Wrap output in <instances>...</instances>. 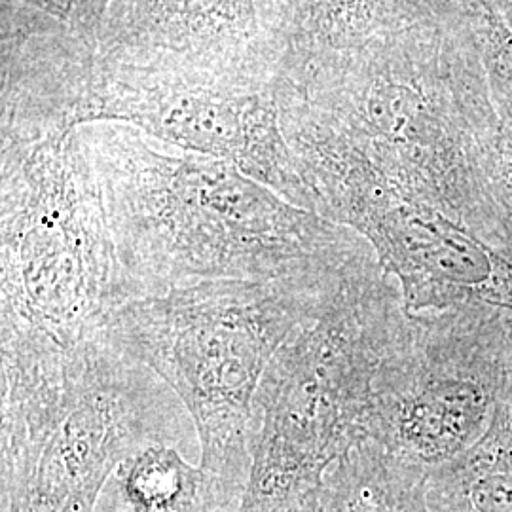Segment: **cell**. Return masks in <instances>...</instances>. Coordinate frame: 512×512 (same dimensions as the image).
<instances>
[{
	"label": "cell",
	"instance_id": "cell-1",
	"mask_svg": "<svg viewBox=\"0 0 512 512\" xmlns=\"http://www.w3.org/2000/svg\"><path fill=\"white\" fill-rule=\"evenodd\" d=\"M129 302L202 281L334 279L349 251L329 219L236 165L118 122L80 128Z\"/></svg>",
	"mask_w": 512,
	"mask_h": 512
},
{
	"label": "cell",
	"instance_id": "cell-2",
	"mask_svg": "<svg viewBox=\"0 0 512 512\" xmlns=\"http://www.w3.org/2000/svg\"><path fill=\"white\" fill-rule=\"evenodd\" d=\"M351 274L202 281L131 300L107 317L110 346L152 370L192 418L207 512L238 507L251 475L253 404L264 374Z\"/></svg>",
	"mask_w": 512,
	"mask_h": 512
},
{
	"label": "cell",
	"instance_id": "cell-3",
	"mask_svg": "<svg viewBox=\"0 0 512 512\" xmlns=\"http://www.w3.org/2000/svg\"><path fill=\"white\" fill-rule=\"evenodd\" d=\"M0 512H93L126 459L179 439L183 404L99 338L2 334Z\"/></svg>",
	"mask_w": 512,
	"mask_h": 512
},
{
	"label": "cell",
	"instance_id": "cell-4",
	"mask_svg": "<svg viewBox=\"0 0 512 512\" xmlns=\"http://www.w3.org/2000/svg\"><path fill=\"white\" fill-rule=\"evenodd\" d=\"M0 334L74 348L129 294L80 128L2 139Z\"/></svg>",
	"mask_w": 512,
	"mask_h": 512
},
{
	"label": "cell",
	"instance_id": "cell-5",
	"mask_svg": "<svg viewBox=\"0 0 512 512\" xmlns=\"http://www.w3.org/2000/svg\"><path fill=\"white\" fill-rule=\"evenodd\" d=\"M355 275L268 366L253 404L251 475L236 512L304 511L330 463L363 429L385 315Z\"/></svg>",
	"mask_w": 512,
	"mask_h": 512
},
{
	"label": "cell",
	"instance_id": "cell-6",
	"mask_svg": "<svg viewBox=\"0 0 512 512\" xmlns=\"http://www.w3.org/2000/svg\"><path fill=\"white\" fill-rule=\"evenodd\" d=\"M65 122H118L186 152L236 165L275 194L315 213L281 126L275 90L228 92L107 73L95 61L67 86Z\"/></svg>",
	"mask_w": 512,
	"mask_h": 512
},
{
	"label": "cell",
	"instance_id": "cell-7",
	"mask_svg": "<svg viewBox=\"0 0 512 512\" xmlns=\"http://www.w3.org/2000/svg\"><path fill=\"white\" fill-rule=\"evenodd\" d=\"M281 57L274 0H112L95 63L175 86L264 92Z\"/></svg>",
	"mask_w": 512,
	"mask_h": 512
},
{
	"label": "cell",
	"instance_id": "cell-8",
	"mask_svg": "<svg viewBox=\"0 0 512 512\" xmlns=\"http://www.w3.org/2000/svg\"><path fill=\"white\" fill-rule=\"evenodd\" d=\"M116 476L137 512H207L202 469L190 465L175 446H148L126 459Z\"/></svg>",
	"mask_w": 512,
	"mask_h": 512
},
{
	"label": "cell",
	"instance_id": "cell-9",
	"mask_svg": "<svg viewBox=\"0 0 512 512\" xmlns=\"http://www.w3.org/2000/svg\"><path fill=\"white\" fill-rule=\"evenodd\" d=\"M283 55L348 48L368 23L382 19V0H274Z\"/></svg>",
	"mask_w": 512,
	"mask_h": 512
},
{
	"label": "cell",
	"instance_id": "cell-10",
	"mask_svg": "<svg viewBox=\"0 0 512 512\" xmlns=\"http://www.w3.org/2000/svg\"><path fill=\"white\" fill-rule=\"evenodd\" d=\"M112 0H2V23L29 29H52L48 33H14L21 37L54 38L86 54L97 55L99 38Z\"/></svg>",
	"mask_w": 512,
	"mask_h": 512
},
{
	"label": "cell",
	"instance_id": "cell-11",
	"mask_svg": "<svg viewBox=\"0 0 512 512\" xmlns=\"http://www.w3.org/2000/svg\"><path fill=\"white\" fill-rule=\"evenodd\" d=\"M476 503L484 512H512V459L476 484Z\"/></svg>",
	"mask_w": 512,
	"mask_h": 512
},
{
	"label": "cell",
	"instance_id": "cell-12",
	"mask_svg": "<svg viewBox=\"0 0 512 512\" xmlns=\"http://www.w3.org/2000/svg\"><path fill=\"white\" fill-rule=\"evenodd\" d=\"M143 512H175V511H143Z\"/></svg>",
	"mask_w": 512,
	"mask_h": 512
}]
</instances>
